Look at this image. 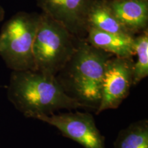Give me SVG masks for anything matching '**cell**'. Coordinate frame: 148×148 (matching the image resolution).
<instances>
[{"label":"cell","instance_id":"obj_4","mask_svg":"<svg viewBox=\"0 0 148 148\" xmlns=\"http://www.w3.org/2000/svg\"><path fill=\"white\" fill-rule=\"evenodd\" d=\"M40 14L19 12L5 22L0 34V56L12 71H36L33 44Z\"/></svg>","mask_w":148,"mask_h":148},{"label":"cell","instance_id":"obj_1","mask_svg":"<svg viewBox=\"0 0 148 148\" xmlns=\"http://www.w3.org/2000/svg\"><path fill=\"white\" fill-rule=\"evenodd\" d=\"M8 98L24 116L34 119L63 109L84 108L66 93L55 76L37 71H12Z\"/></svg>","mask_w":148,"mask_h":148},{"label":"cell","instance_id":"obj_8","mask_svg":"<svg viewBox=\"0 0 148 148\" xmlns=\"http://www.w3.org/2000/svg\"><path fill=\"white\" fill-rule=\"evenodd\" d=\"M116 19L130 34L147 30L148 0H107Z\"/></svg>","mask_w":148,"mask_h":148},{"label":"cell","instance_id":"obj_9","mask_svg":"<svg viewBox=\"0 0 148 148\" xmlns=\"http://www.w3.org/2000/svg\"><path fill=\"white\" fill-rule=\"evenodd\" d=\"M134 37L129 34L89 28L85 40L93 47L115 56L133 58L134 56Z\"/></svg>","mask_w":148,"mask_h":148},{"label":"cell","instance_id":"obj_11","mask_svg":"<svg viewBox=\"0 0 148 148\" xmlns=\"http://www.w3.org/2000/svg\"><path fill=\"white\" fill-rule=\"evenodd\" d=\"M114 148H148V120H138L118 133Z\"/></svg>","mask_w":148,"mask_h":148},{"label":"cell","instance_id":"obj_7","mask_svg":"<svg viewBox=\"0 0 148 148\" xmlns=\"http://www.w3.org/2000/svg\"><path fill=\"white\" fill-rule=\"evenodd\" d=\"M95 0H37L45 13L63 25L77 38L85 39L88 32L87 17Z\"/></svg>","mask_w":148,"mask_h":148},{"label":"cell","instance_id":"obj_3","mask_svg":"<svg viewBox=\"0 0 148 148\" xmlns=\"http://www.w3.org/2000/svg\"><path fill=\"white\" fill-rule=\"evenodd\" d=\"M79 40L42 12L33 44L36 71L56 77L73 55Z\"/></svg>","mask_w":148,"mask_h":148},{"label":"cell","instance_id":"obj_2","mask_svg":"<svg viewBox=\"0 0 148 148\" xmlns=\"http://www.w3.org/2000/svg\"><path fill=\"white\" fill-rule=\"evenodd\" d=\"M112 56L92 46L85 39H80L56 78L68 95L84 108L96 111L100 102L105 66Z\"/></svg>","mask_w":148,"mask_h":148},{"label":"cell","instance_id":"obj_10","mask_svg":"<svg viewBox=\"0 0 148 148\" xmlns=\"http://www.w3.org/2000/svg\"><path fill=\"white\" fill-rule=\"evenodd\" d=\"M87 25L88 29L94 28L103 32L131 35L116 19L107 0L94 1L88 14Z\"/></svg>","mask_w":148,"mask_h":148},{"label":"cell","instance_id":"obj_13","mask_svg":"<svg viewBox=\"0 0 148 148\" xmlns=\"http://www.w3.org/2000/svg\"><path fill=\"white\" fill-rule=\"evenodd\" d=\"M4 17V10L0 6V21H1Z\"/></svg>","mask_w":148,"mask_h":148},{"label":"cell","instance_id":"obj_12","mask_svg":"<svg viewBox=\"0 0 148 148\" xmlns=\"http://www.w3.org/2000/svg\"><path fill=\"white\" fill-rule=\"evenodd\" d=\"M136 62L133 66V85H136L148 75V32L147 30L134 37Z\"/></svg>","mask_w":148,"mask_h":148},{"label":"cell","instance_id":"obj_6","mask_svg":"<svg viewBox=\"0 0 148 148\" xmlns=\"http://www.w3.org/2000/svg\"><path fill=\"white\" fill-rule=\"evenodd\" d=\"M36 119L56 127L63 136L84 148H106L105 138L89 112H75L40 115Z\"/></svg>","mask_w":148,"mask_h":148},{"label":"cell","instance_id":"obj_5","mask_svg":"<svg viewBox=\"0 0 148 148\" xmlns=\"http://www.w3.org/2000/svg\"><path fill=\"white\" fill-rule=\"evenodd\" d=\"M133 58L112 56L106 62L102 79L101 99L95 111L98 115L103 111L116 109L129 95L133 86Z\"/></svg>","mask_w":148,"mask_h":148}]
</instances>
